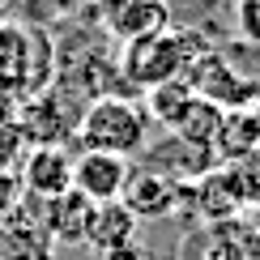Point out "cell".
Returning a JSON list of instances; mask_svg holds the SVG:
<instances>
[{"label":"cell","instance_id":"6da1fadb","mask_svg":"<svg viewBox=\"0 0 260 260\" xmlns=\"http://www.w3.org/2000/svg\"><path fill=\"white\" fill-rule=\"evenodd\" d=\"M213 43L201 30H162L154 39H137L120 47V73L133 90H154L162 81H183L201 56H209Z\"/></svg>","mask_w":260,"mask_h":260},{"label":"cell","instance_id":"7a4b0ae2","mask_svg":"<svg viewBox=\"0 0 260 260\" xmlns=\"http://www.w3.org/2000/svg\"><path fill=\"white\" fill-rule=\"evenodd\" d=\"M73 137L81 141V149L133 158L149 141V120H145V111H141L133 99H124V94H94V99L81 107L77 133Z\"/></svg>","mask_w":260,"mask_h":260},{"label":"cell","instance_id":"3957f363","mask_svg":"<svg viewBox=\"0 0 260 260\" xmlns=\"http://www.w3.org/2000/svg\"><path fill=\"white\" fill-rule=\"evenodd\" d=\"M43 56H47L43 35H30L13 21H0V103L17 107L21 99L47 90Z\"/></svg>","mask_w":260,"mask_h":260},{"label":"cell","instance_id":"277c9868","mask_svg":"<svg viewBox=\"0 0 260 260\" xmlns=\"http://www.w3.org/2000/svg\"><path fill=\"white\" fill-rule=\"evenodd\" d=\"M183 81L192 85L197 99L222 107V111H243V107H256L260 103V81L243 77L239 69H231V64L218 56V47L192 64V69L183 73Z\"/></svg>","mask_w":260,"mask_h":260},{"label":"cell","instance_id":"5b68a950","mask_svg":"<svg viewBox=\"0 0 260 260\" xmlns=\"http://www.w3.org/2000/svg\"><path fill=\"white\" fill-rule=\"evenodd\" d=\"M21 197L30 201H56L73 188V154L64 145H30L17 167Z\"/></svg>","mask_w":260,"mask_h":260},{"label":"cell","instance_id":"8992f818","mask_svg":"<svg viewBox=\"0 0 260 260\" xmlns=\"http://www.w3.org/2000/svg\"><path fill=\"white\" fill-rule=\"evenodd\" d=\"M128 175H133V162L120 154H99V149H81L73 158V188L85 201L107 205V201H124Z\"/></svg>","mask_w":260,"mask_h":260},{"label":"cell","instance_id":"52a82bcc","mask_svg":"<svg viewBox=\"0 0 260 260\" xmlns=\"http://www.w3.org/2000/svg\"><path fill=\"white\" fill-rule=\"evenodd\" d=\"M188 201V188L175 179V175H162V171H137L128 175V188H124V205L137 213L141 222L145 218H171V213L183 209Z\"/></svg>","mask_w":260,"mask_h":260},{"label":"cell","instance_id":"ba28073f","mask_svg":"<svg viewBox=\"0 0 260 260\" xmlns=\"http://www.w3.org/2000/svg\"><path fill=\"white\" fill-rule=\"evenodd\" d=\"M103 30L107 39H115L124 47V43H137V39H154L162 30H171V5L167 0H124V5H115L111 13H103Z\"/></svg>","mask_w":260,"mask_h":260},{"label":"cell","instance_id":"9c48e42d","mask_svg":"<svg viewBox=\"0 0 260 260\" xmlns=\"http://www.w3.org/2000/svg\"><path fill=\"white\" fill-rule=\"evenodd\" d=\"M197 205H201L205 226H213V222H235V218H239V209H247V188H243L239 167H226V171L205 175V179H201V192H197Z\"/></svg>","mask_w":260,"mask_h":260},{"label":"cell","instance_id":"30bf717a","mask_svg":"<svg viewBox=\"0 0 260 260\" xmlns=\"http://www.w3.org/2000/svg\"><path fill=\"white\" fill-rule=\"evenodd\" d=\"M90 218H94V201H85L77 188H69L64 197L47 201V231L51 243H64V247H85V231H90Z\"/></svg>","mask_w":260,"mask_h":260},{"label":"cell","instance_id":"8fae6325","mask_svg":"<svg viewBox=\"0 0 260 260\" xmlns=\"http://www.w3.org/2000/svg\"><path fill=\"white\" fill-rule=\"evenodd\" d=\"M260 149V107H243V111H222L218 137H213V154L226 158L231 167L247 162Z\"/></svg>","mask_w":260,"mask_h":260},{"label":"cell","instance_id":"7c38bea8","mask_svg":"<svg viewBox=\"0 0 260 260\" xmlns=\"http://www.w3.org/2000/svg\"><path fill=\"white\" fill-rule=\"evenodd\" d=\"M137 226L141 218L128 209L124 201H107V205H94V218H90V231H85V247L90 252H111L128 239H137Z\"/></svg>","mask_w":260,"mask_h":260},{"label":"cell","instance_id":"4fadbf2b","mask_svg":"<svg viewBox=\"0 0 260 260\" xmlns=\"http://www.w3.org/2000/svg\"><path fill=\"white\" fill-rule=\"evenodd\" d=\"M183 260H247V226L213 222L183 243Z\"/></svg>","mask_w":260,"mask_h":260},{"label":"cell","instance_id":"5bb4252c","mask_svg":"<svg viewBox=\"0 0 260 260\" xmlns=\"http://www.w3.org/2000/svg\"><path fill=\"white\" fill-rule=\"evenodd\" d=\"M192 99H197V94H192L188 81H162L154 90H145V120H154V124L167 128V133H175L183 124V115H188Z\"/></svg>","mask_w":260,"mask_h":260},{"label":"cell","instance_id":"9a60e30c","mask_svg":"<svg viewBox=\"0 0 260 260\" xmlns=\"http://www.w3.org/2000/svg\"><path fill=\"white\" fill-rule=\"evenodd\" d=\"M26 149H30V141H26V133H21L17 107L13 103H0V171H5V175H17Z\"/></svg>","mask_w":260,"mask_h":260},{"label":"cell","instance_id":"2e32d148","mask_svg":"<svg viewBox=\"0 0 260 260\" xmlns=\"http://www.w3.org/2000/svg\"><path fill=\"white\" fill-rule=\"evenodd\" d=\"M235 26H239V35L247 43L260 47V0H239V9H235Z\"/></svg>","mask_w":260,"mask_h":260},{"label":"cell","instance_id":"e0dca14e","mask_svg":"<svg viewBox=\"0 0 260 260\" xmlns=\"http://www.w3.org/2000/svg\"><path fill=\"white\" fill-rule=\"evenodd\" d=\"M17 201H21V183H17V175H5V171H0V226L13 218L9 209H17Z\"/></svg>","mask_w":260,"mask_h":260},{"label":"cell","instance_id":"ac0fdd59","mask_svg":"<svg viewBox=\"0 0 260 260\" xmlns=\"http://www.w3.org/2000/svg\"><path fill=\"white\" fill-rule=\"evenodd\" d=\"M103 260H149V252H145L141 239H128L120 247H111V252H103Z\"/></svg>","mask_w":260,"mask_h":260},{"label":"cell","instance_id":"d6986e66","mask_svg":"<svg viewBox=\"0 0 260 260\" xmlns=\"http://www.w3.org/2000/svg\"><path fill=\"white\" fill-rule=\"evenodd\" d=\"M47 13H77V9H85V0H39Z\"/></svg>","mask_w":260,"mask_h":260},{"label":"cell","instance_id":"ffe728a7","mask_svg":"<svg viewBox=\"0 0 260 260\" xmlns=\"http://www.w3.org/2000/svg\"><path fill=\"white\" fill-rule=\"evenodd\" d=\"M85 5H90V9H94V13H99V17H103V13H111V9H115V5H124V0H85Z\"/></svg>","mask_w":260,"mask_h":260},{"label":"cell","instance_id":"44dd1931","mask_svg":"<svg viewBox=\"0 0 260 260\" xmlns=\"http://www.w3.org/2000/svg\"><path fill=\"white\" fill-rule=\"evenodd\" d=\"M252 209H256V213H252V231H256V239H260V201L252 205Z\"/></svg>","mask_w":260,"mask_h":260},{"label":"cell","instance_id":"7402d4cb","mask_svg":"<svg viewBox=\"0 0 260 260\" xmlns=\"http://www.w3.org/2000/svg\"><path fill=\"white\" fill-rule=\"evenodd\" d=\"M5 5H9V0H0V9H5Z\"/></svg>","mask_w":260,"mask_h":260}]
</instances>
